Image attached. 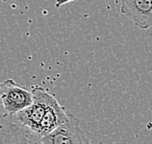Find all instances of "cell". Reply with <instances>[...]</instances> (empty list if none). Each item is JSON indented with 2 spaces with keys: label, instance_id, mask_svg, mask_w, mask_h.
Returning <instances> with one entry per match:
<instances>
[{
  "label": "cell",
  "instance_id": "7a4b0ae2",
  "mask_svg": "<svg viewBox=\"0 0 152 144\" xmlns=\"http://www.w3.org/2000/svg\"><path fill=\"white\" fill-rule=\"evenodd\" d=\"M32 101V92L18 85L13 79L0 82V113L3 115L13 116L30 105Z\"/></svg>",
  "mask_w": 152,
  "mask_h": 144
},
{
  "label": "cell",
  "instance_id": "277c9868",
  "mask_svg": "<svg viewBox=\"0 0 152 144\" xmlns=\"http://www.w3.org/2000/svg\"><path fill=\"white\" fill-rule=\"evenodd\" d=\"M119 11L140 29L152 28V0H118Z\"/></svg>",
  "mask_w": 152,
  "mask_h": 144
},
{
  "label": "cell",
  "instance_id": "8992f818",
  "mask_svg": "<svg viewBox=\"0 0 152 144\" xmlns=\"http://www.w3.org/2000/svg\"><path fill=\"white\" fill-rule=\"evenodd\" d=\"M72 1H74V0H56L55 7H56V8H59L60 6L64 5V4H66V3H68V2H72Z\"/></svg>",
  "mask_w": 152,
  "mask_h": 144
},
{
  "label": "cell",
  "instance_id": "3957f363",
  "mask_svg": "<svg viewBox=\"0 0 152 144\" xmlns=\"http://www.w3.org/2000/svg\"><path fill=\"white\" fill-rule=\"evenodd\" d=\"M39 143L44 144H79L90 143V140L80 127V121L72 113L68 112V117L62 124L50 134L42 136Z\"/></svg>",
  "mask_w": 152,
  "mask_h": 144
},
{
  "label": "cell",
  "instance_id": "6da1fadb",
  "mask_svg": "<svg viewBox=\"0 0 152 144\" xmlns=\"http://www.w3.org/2000/svg\"><path fill=\"white\" fill-rule=\"evenodd\" d=\"M31 92L33 94L31 104L11 117H14L15 124L23 127L28 134L34 136L36 143H39L38 130L46 110L47 92L41 87H34Z\"/></svg>",
  "mask_w": 152,
  "mask_h": 144
},
{
  "label": "cell",
  "instance_id": "5b68a950",
  "mask_svg": "<svg viewBox=\"0 0 152 144\" xmlns=\"http://www.w3.org/2000/svg\"><path fill=\"white\" fill-rule=\"evenodd\" d=\"M46 110L41 120L38 130L39 139L42 136L50 134L51 131H53L55 128L62 124L68 117V112L66 111L65 108L59 105L56 100L49 93L46 95Z\"/></svg>",
  "mask_w": 152,
  "mask_h": 144
}]
</instances>
